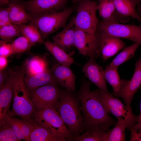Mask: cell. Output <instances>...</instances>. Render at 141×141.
Listing matches in <instances>:
<instances>
[{
    "mask_svg": "<svg viewBox=\"0 0 141 141\" xmlns=\"http://www.w3.org/2000/svg\"><path fill=\"white\" fill-rule=\"evenodd\" d=\"M98 57L104 61L116 54L124 48L125 43L120 38L104 33L97 30Z\"/></svg>",
    "mask_w": 141,
    "mask_h": 141,
    "instance_id": "30bf717a",
    "label": "cell"
},
{
    "mask_svg": "<svg viewBox=\"0 0 141 141\" xmlns=\"http://www.w3.org/2000/svg\"><path fill=\"white\" fill-rule=\"evenodd\" d=\"M8 72L3 70L0 71V89L4 85L8 77Z\"/></svg>",
    "mask_w": 141,
    "mask_h": 141,
    "instance_id": "d590c367",
    "label": "cell"
},
{
    "mask_svg": "<svg viewBox=\"0 0 141 141\" xmlns=\"http://www.w3.org/2000/svg\"><path fill=\"white\" fill-rule=\"evenodd\" d=\"M75 25L73 18L63 30L53 37L54 42L66 51L74 46Z\"/></svg>",
    "mask_w": 141,
    "mask_h": 141,
    "instance_id": "9a60e30c",
    "label": "cell"
},
{
    "mask_svg": "<svg viewBox=\"0 0 141 141\" xmlns=\"http://www.w3.org/2000/svg\"><path fill=\"white\" fill-rule=\"evenodd\" d=\"M97 4L94 1H80L74 17L75 27L93 36H96L98 24L96 14Z\"/></svg>",
    "mask_w": 141,
    "mask_h": 141,
    "instance_id": "8992f818",
    "label": "cell"
},
{
    "mask_svg": "<svg viewBox=\"0 0 141 141\" xmlns=\"http://www.w3.org/2000/svg\"><path fill=\"white\" fill-rule=\"evenodd\" d=\"M0 90V120L9 111L13 97V87L8 77L4 85Z\"/></svg>",
    "mask_w": 141,
    "mask_h": 141,
    "instance_id": "44dd1931",
    "label": "cell"
},
{
    "mask_svg": "<svg viewBox=\"0 0 141 141\" xmlns=\"http://www.w3.org/2000/svg\"><path fill=\"white\" fill-rule=\"evenodd\" d=\"M9 18L12 24L18 26L31 22L32 16L25 9L23 5L13 2L8 7Z\"/></svg>",
    "mask_w": 141,
    "mask_h": 141,
    "instance_id": "ac0fdd59",
    "label": "cell"
},
{
    "mask_svg": "<svg viewBox=\"0 0 141 141\" xmlns=\"http://www.w3.org/2000/svg\"><path fill=\"white\" fill-rule=\"evenodd\" d=\"M131 132L130 141H141V134L131 130Z\"/></svg>",
    "mask_w": 141,
    "mask_h": 141,
    "instance_id": "74e56055",
    "label": "cell"
},
{
    "mask_svg": "<svg viewBox=\"0 0 141 141\" xmlns=\"http://www.w3.org/2000/svg\"><path fill=\"white\" fill-rule=\"evenodd\" d=\"M8 63L7 57L0 56V71L3 70Z\"/></svg>",
    "mask_w": 141,
    "mask_h": 141,
    "instance_id": "f35d334b",
    "label": "cell"
},
{
    "mask_svg": "<svg viewBox=\"0 0 141 141\" xmlns=\"http://www.w3.org/2000/svg\"><path fill=\"white\" fill-rule=\"evenodd\" d=\"M117 118L118 121L114 127L107 131V141H126L125 130L127 128L130 130L129 123L125 119Z\"/></svg>",
    "mask_w": 141,
    "mask_h": 141,
    "instance_id": "603a6c76",
    "label": "cell"
},
{
    "mask_svg": "<svg viewBox=\"0 0 141 141\" xmlns=\"http://www.w3.org/2000/svg\"><path fill=\"white\" fill-rule=\"evenodd\" d=\"M68 0H31L22 5L33 17L59 11L64 7Z\"/></svg>",
    "mask_w": 141,
    "mask_h": 141,
    "instance_id": "7c38bea8",
    "label": "cell"
},
{
    "mask_svg": "<svg viewBox=\"0 0 141 141\" xmlns=\"http://www.w3.org/2000/svg\"><path fill=\"white\" fill-rule=\"evenodd\" d=\"M83 66L82 71L85 75L99 89L105 92L108 91L102 67L96 62L95 58H89Z\"/></svg>",
    "mask_w": 141,
    "mask_h": 141,
    "instance_id": "4fadbf2b",
    "label": "cell"
},
{
    "mask_svg": "<svg viewBox=\"0 0 141 141\" xmlns=\"http://www.w3.org/2000/svg\"><path fill=\"white\" fill-rule=\"evenodd\" d=\"M82 0H73V2L74 3H76L78 2H79L80 1Z\"/></svg>",
    "mask_w": 141,
    "mask_h": 141,
    "instance_id": "60d3db41",
    "label": "cell"
},
{
    "mask_svg": "<svg viewBox=\"0 0 141 141\" xmlns=\"http://www.w3.org/2000/svg\"><path fill=\"white\" fill-rule=\"evenodd\" d=\"M116 11L124 18L131 17L138 20L141 24V17L136 7L140 2L138 0H113Z\"/></svg>",
    "mask_w": 141,
    "mask_h": 141,
    "instance_id": "e0dca14e",
    "label": "cell"
},
{
    "mask_svg": "<svg viewBox=\"0 0 141 141\" xmlns=\"http://www.w3.org/2000/svg\"><path fill=\"white\" fill-rule=\"evenodd\" d=\"M30 119L27 120L19 119L21 132L25 138L24 140L27 141H30V135L34 128L33 125Z\"/></svg>",
    "mask_w": 141,
    "mask_h": 141,
    "instance_id": "d6a6232c",
    "label": "cell"
},
{
    "mask_svg": "<svg viewBox=\"0 0 141 141\" xmlns=\"http://www.w3.org/2000/svg\"><path fill=\"white\" fill-rule=\"evenodd\" d=\"M7 41H0V56L6 57L14 54L11 44L7 43Z\"/></svg>",
    "mask_w": 141,
    "mask_h": 141,
    "instance_id": "836d02e7",
    "label": "cell"
},
{
    "mask_svg": "<svg viewBox=\"0 0 141 141\" xmlns=\"http://www.w3.org/2000/svg\"><path fill=\"white\" fill-rule=\"evenodd\" d=\"M17 26L21 34L28 39L31 46L36 43H44L43 39L38 28L34 25L30 23Z\"/></svg>",
    "mask_w": 141,
    "mask_h": 141,
    "instance_id": "d4e9b609",
    "label": "cell"
},
{
    "mask_svg": "<svg viewBox=\"0 0 141 141\" xmlns=\"http://www.w3.org/2000/svg\"><path fill=\"white\" fill-rule=\"evenodd\" d=\"M8 77L13 89V107L8 113L11 117L18 116L28 120L33 116L36 109L31 99L30 91L24 81L25 64L10 68Z\"/></svg>",
    "mask_w": 141,
    "mask_h": 141,
    "instance_id": "7a4b0ae2",
    "label": "cell"
},
{
    "mask_svg": "<svg viewBox=\"0 0 141 141\" xmlns=\"http://www.w3.org/2000/svg\"><path fill=\"white\" fill-rule=\"evenodd\" d=\"M57 83L49 84L30 91L31 99L36 109L55 107L61 91Z\"/></svg>",
    "mask_w": 141,
    "mask_h": 141,
    "instance_id": "9c48e42d",
    "label": "cell"
},
{
    "mask_svg": "<svg viewBox=\"0 0 141 141\" xmlns=\"http://www.w3.org/2000/svg\"><path fill=\"white\" fill-rule=\"evenodd\" d=\"M34 126L33 129L30 136V141H65L63 137L52 133L46 128L31 118Z\"/></svg>",
    "mask_w": 141,
    "mask_h": 141,
    "instance_id": "ffe728a7",
    "label": "cell"
},
{
    "mask_svg": "<svg viewBox=\"0 0 141 141\" xmlns=\"http://www.w3.org/2000/svg\"><path fill=\"white\" fill-rule=\"evenodd\" d=\"M12 24L10 20L7 8H2L0 9V28Z\"/></svg>",
    "mask_w": 141,
    "mask_h": 141,
    "instance_id": "e575fe53",
    "label": "cell"
},
{
    "mask_svg": "<svg viewBox=\"0 0 141 141\" xmlns=\"http://www.w3.org/2000/svg\"><path fill=\"white\" fill-rule=\"evenodd\" d=\"M11 44L14 53L24 52L29 50L32 47L29 40L23 36L17 37Z\"/></svg>",
    "mask_w": 141,
    "mask_h": 141,
    "instance_id": "4dcf8cb0",
    "label": "cell"
},
{
    "mask_svg": "<svg viewBox=\"0 0 141 141\" xmlns=\"http://www.w3.org/2000/svg\"><path fill=\"white\" fill-rule=\"evenodd\" d=\"M25 84L29 91L46 84L57 83L53 77L51 69L48 68L41 73L32 76H28L24 78Z\"/></svg>",
    "mask_w": 141,
    "mask_h": 141,
    "instance_id": "d6986e66",
    "label": "cell"
},
{
    "mask_svg": "<svg viewBox=\"0 0 141 141\" xmlns=\"http://www.w3.org/2000/svg\"><path fill=\"white\" fill-rule=\"evenodd\" d=\"M97 30L120 38L130 40L141 45V24L139 25L119 23H98Z\"/></svg>",
    "mask_w": 141,
    "mask_h": 141,
    "instance_id": "ba28073f",
    "label": "cell"
},
{
    "mask_svg": "<svg viewBox=\"0 0 141 141\" xmlns=\"http://www.w3.org/2000/svg\"><path fill=\"white\" fill-rule=\"evenodd\" d=\"M44 43L47 49L60 64L69 67L74 63V59L70 55L54 42L47 41Z\"/></svg>",
    "mask_w": 141,
    "mask_h": 141,
    "instance_id": "7402d4cb",
    "label": "cell"
},
{
    "mask_svg": "<svg viewBox=\"0 0 141 141\" xmlns=\"http://www.w3.org/2000/svg\"><path fill=\"white\" fill-rule=\"evenodd\" d=\"M21 34L18 26L13 24L0 28V37L3 40L8 41Z\"/></svg>",
    "mask_w": 141,
    "mask_h": 141,
    "instance_id": "f546056e",
    "label": "cell"
},
{
    "mask_svg": "<svg viewBox=\"0 0 141 141\" xmlns=\"http://www.w3.org/2000/svg\"><path fill=\"white\" fill-rule=\"evenodd\" d=\"M141 85V57L137 61L134 71L130 80H122L121 87L116 97L121 98L132 111L131 103L133 97Z\"/></svg>",
    "mask_w": 141,
    "mask_h": 141,
    "instance_id": "8fae6325",
    "label": "cell"
},
{
    "mask_svg": "<svg viewBox=\"0 0 141 141\" xmlns=\"http://www.w3.org/2000/svg\"><path fill=\"white\" fill-rule=\"evenodd\" d=\"M0 141H20L7 122L4 119L0 120Z\"/></svg>",
    "mask_w": 141,
    "mask_h": 141,
    "instance_id": "f1b7e54d",
    "label": "cell"
},
{
    "mask_svg": "<svg viewBox=\"0 0 141 141\" xmlns=\"http://www.w3.org/2000/svg\"><path fill=\"white\" fill-rule=\"evenodd\" d=\"M72 92L61 90L54 108L74 137L80 135L84 128L80 102Z\"/></svg>",
    "mask_w": 141,
    "mask_h": 141,
    "instance_id": "3957f363",
    "label": "cell"
},
{
    "mask_svg": "<svg viewBox=\"0 0 141 141\" xmlns=\"http://www.w3.org/2000/svg\"><path fill=\"white\" fill-rule=\"evenodd\" d=\"M131 130H133L137 133L141 134V100L140 106V113L139 115L138 122L133 126Z\"/></svg>",
    "mask_w": 141,
    "mask_h": 141,
    "instance_id": "8d00e7d4",
    "label": "cell"
},
{
    "mask_svg": "<svg viewBox=\"0 0 141 141\" xmlns=\"http://www.w3.org/2000/svg\"><path fill=\"white\" fill-rule=\"evenodd\" d=\"M117 69L118 68L109 64L104 70L105 79L112 86L115 97L120 91L121 83Z\"/></svg>",
    "mask_w": 141,
    "mask_h": 141,
    "instance_id": "484cf974",
    "label": "cell"
},
{
    "mask_svg": "<svg viewBox=\"0 0 141 141\" xmlns=\"http://www.w3.org/2000/svg\"><path fill=\"white\" fill-rule=\"evenodd\" d=\"M97 10L103 21L109 23H119L121 16L117 12L113 0H99Z\"/></svg>",
    "mask_w": 141,
    "mask_h": 141,
    "instance_id": "2e32d148",
    "label": "cell"
},
{
    "mask_svg": "<svg viewBox=\"0 0 141 141\" xmlns=\"http://www.w3.org/2000/svg\"><path fill=\"white\" fill-rule=\"evenodd\" d=\"M77 97L81 104L84 130H102L107 131L110 127L116 123L117 121L112 118L105 109L98 89L91 91L89 82H83Z\"/></svg>",
    "mask_w": 141,
    "mask_h": 141,
    "instance_id": "6da1fadb",
    "label": "cell"
},
{
    "mask_svg": "<svg viewBox=\"0 0 141 141\" xmlns=\"http://www.w3.org/2000/svg\"><path fill=\"white\" fill-rule=\"evenodd\" d=\"M140 2H141V0H138Z\"/></svg>",
    "mask_w": 141,
    "mask_h": 141,
    "instance_id": "b9f144b4",
    "label": "cell"
},
{
    "mask_svg": "<svg viewBox=\"0 0 141 141\" xmlns=\"http://www.w3.org/2000/svg\"><path fill=\"white\" fill-rule=\"evenodd\" d=\"M2 119L5 120L9 124L18 139L20 141L22 139L25 140V138L21 130L19 119L10 116L8 113Z\"/></svg>",
    "mask_w": 141,
    "mask_h": 141,
    "instance_id": "1f68e13d",
    "label": "cell"
},
{
    "mask_svg": "<svg viewBox=\"0 0 141 141\" xmlns=\"http://www.w3.org/2000/svg\"><path fill=\"white\" fill-rule=\"evenodd\" d=\"M24 64L25 71L28 76H32L41 73L48 68L45 60L38 56L27 61Z\"/></svg>",
    "mask_w": 141,
    "mask_h": 141,
    "instance_id": "cb8c5ba5",
    "label": "cell"
},
{
    "mask_svg": "<svg viewBox=\"0 0 141 141\" xmlns=\"http://www.w3.org/2000/svg\"><path fill=\"white\" fill-rule=\"evenodd\" d=\"M55 81L67 90L72 91L75 89L76 77L68 67L57 64L51 68Z\"/></svg>",
    "mask_w": 141,
    "mask_h": 141,
    "instance_id": "5bb4252c",
    "label": "cell"
},
{
    "mask_svg": "<svg viewBox=\"0 0 141 141\" xmlns=\"http://www.w3.org/2000/svg\"><path fill=\"white\" fill-rule=\"evenodd\" d=\"M9 0H0V4L1 5H4L9 3Z\"/></svg>",
    "mask_w": 141,
    "mask_h": 141,
    "instance_id": "ab89813d",
    "label": "cell"
},
{
    "mask_svg": "<svg viewBox=\"0 0 141 141\" xmlns=\"http://www.w3.org/2000/svg\"><path fill=\"white\" fill-rule=\"evenodd\" d=\"M140 45L138 43L134 42L130 46L125 47L109 64L118 68L120 65L134 56L136 51Z\"/></svg>",
    "mask_w": 141,
    "mask_h": 141,
    "instance_id": "4316f807",
    "label": "cell"
},
{
    "mask_svg": "<svg viewBox=\"0 0 141 141\" xmlns=\"http://www.w3.org/2000/svg\"><path fill=\"white\" fill-rule=\"evenodd\" d=\"M33 116L36 122L52 133L68 141H74L73 136L55 108L36 109Z\"/></svg>",
    "mask_w": 141,
    "mask_h": 141,
    "instance_id": "277c9868",
    "label": "cell"
},
{
    "mask_svg": "<svg viewBox=\"0 0 141 141\" xmlns=\"http://www.w3.org/2000/svg\"><path fill=\"white\" fill-rule=\"evenodd\" d=\"M73 11V8H67L61 11L44 14L33 17L30 23L37 27L44 40L64 26Z\"/></svg>",
    "mask_w": 141,
    "mask_h": 141,
    "instance_id": "5b68a950",
    "label": "cell"
},
{
    "mask_svg": "<svg viewBox=\"0 0 141 141\" xmlns=\"http://www.w3.org/2000/svg\"><path fill=\"white\" fill-rule=\"evenodd\" d=\"M107 132L102 130L88 131L73 137V138L74 141H107Z\"/></svg>",
    "mask_w": 141,
    "mask_h": 141,
    "instance_id": "83f0119b",
    "label": "cell"
},
{
    "mask_svg": "<svg viewBox=\"0 0 141 141\" xmlns=\"http://www.w3.org/2000/svg\"><path fill=\"white\" fill-rule=\"evenodd\" d=\"M98 92L101 102L107 111L115 116L128 121L130 131L138 122L139 115H134L120 100L109 92H105L99 89Z\"/></svg>",
    "mask_w": 141,
    "mask_h": 141,
    "instance_id": "52a82bcc",
    "label": "cell"
}]
</instances>
